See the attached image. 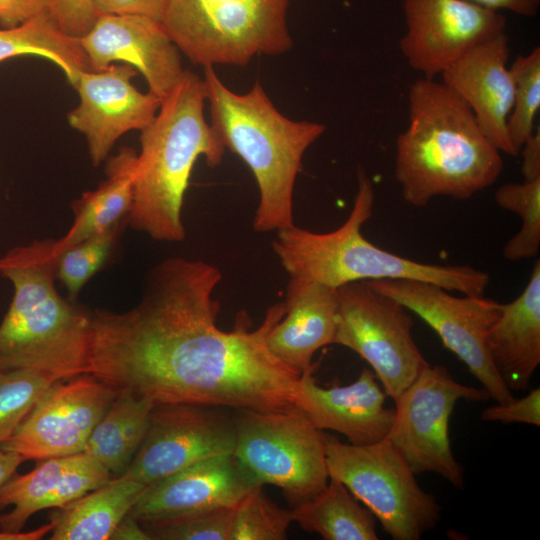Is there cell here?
Listing matches in <instances>:
<instances>
[{
  "label": "cell",
  "instance_id": "1",
  "mask_svg": "<svg viewBox=\"0 0 540 540\" xmlns=\"http://www.w3.org/2000/svg\"><path fill=\"white\" fill-rule=\"evenodd\" d=\"M214 265L170 257L148 273L140 301L123 312L91 311L87 372L117 393L155 404L190 403L286 412L297 409L300 374L268 349L267 336L284 316V302L251 329L239 313L220 329Z\"/></svg>",
  "mask_w": 540,
  "mask_h": 540
},
{
  "label": "cell",
  "instance_id": "2",
  "mask_svg": "<svg viewBox=\"0 0 540 540\" xmlns=\"http://www.w3.org/2000/svg\"><path fill=\"white\" fill-rule=\"evenodd\" d=\"M407 100L408 125L396 139L395 178L408 204L425 207L437 196L466 200L499 178L501 152L455 91L423 77L410 85Z\"/></svg>",
  "mask_w": 540,
  "mask_h": 540
},
{
  "label": "cell",
  "instance_id": "3",
  "mask_svg": "<svg viewBox=\"0 0 540 540\" xmlns=\"http://www.w3.org/2000/svg\"><path fill=\"white\" fill-rule=\"evenodd\" d=\"M55 239H35L0 256L13 297L0 323V369H31L56 381L87 372L91 311L56 288Z\"/></svg>",
  "mask_w": 540,
  "mask_h": 540
},
{
  "label": "cell",
  "instance_id": "4",
  "mask_svg": "<svg viewBox=\"0 0 540 540\" xmlns=\"http://www.w3.org/2000/svg\"><path fill=\"white\" fill-rule=\"evenodd\" d=\"M203 79L185 70L141 131L133 203L127 224L156 241L180 242L184 195L196 160L218 166L225 147L204 118Z\"/></svg>",
  "mask_w": 540,
  "mask_h": 540
},
{
  "label": "cell",
  "instance_id": "5",
  "mask_svg": "<svg viewBox=\"0 0 540 540\" xmlns=\"http://www.w3.org/2000/svg\"><path fill=\"white\" fill-rule=\"evenodd\" d=\"M203 68L210 125L225 149L250 168L259 189L254 229L270 232L293 226L296 177L304 153L324 133L325 125L287 118L259 82L248 92L237 94L221 81L212 66Z\"/></svg>",
  "mask_w": 540,
  "mask_h": 540
},
{
  "label": "cell",
  "instance_id": "6",
  "mask_svg": "<svg viewBox=\"0 0 540 540\" xmlns=\"http://www.w3.org/2000/svg\"><path fill=\"white\" fill-rule=\"evenodd\" d=\"M358 188L348 218L337 229L316 233L295 225L277 231L273 249L290 278L333 288L381 279H414L437 284L463 295L482 296L490 276L468 265L422 263L386 251L361 232L372 215L374 188L358 168Z\"/></svg>",
  "mask_w": 540,
  "mask_h": 540
},
{
  "label": "cell",
  "instance_id": "7",
  "mask_svg": "<svg viewBox=\"0 0 540 540\" xmlns=\"http://www.w3.org/2000/svg\"><path fill=\"white\" fill-rule=\"evenodd\" d=\"M288 5L289 0H166L160 22L192 63L245 66L258 54L291 48Z\"/></svg>",
  "mask_w": 540,
  "mask_h": 540
},
{
  "label": "cell",
  "instance_id": "8",
  "mask_svg": "<svg viewBox=\"0 0 540 540\" xmlns=\"http://www.w3.org/2000/svg\"><path fill=\"white\" fill-rule=\"evenodd\" d=\"M329 478L341 482L394 540H419L436 527L441 507L424 491L406 460L385 438L367 445L324 432Z\"/></svg>",
  "mask_w": 540,
  "mask_h": 540
},
{
  "label": "cell",
  "instance_id": "9",
  "mask_svg": "<svg viewBox=\"0 0 540 540\" xmlns=\"http://www.w3.org/2000/svg\"><path fill=\"white\" fill-rule=\"evenodd\" d=\"M233 455L255 486L278 487L291 508L315 497L329 481L324 431L297 409H240Z\"/></svg>",
  "mask_w": 540,
  "mask_h": 540
},
{
  "label": "cell",
  "instance_id": "10",
  "mask_svg": "<svg viewBox=\"0 0 540 540\" xmlns=\"http://www.w3.org/2000/svg\"><path fill=\"white\" fill-rule=\"evenodd\" d=\"M336 293L333 344L363 358L395 401L429 365L413 340L408 310L365 281L341 285Z\"/></svg>",
  "mask_w": 540,
  "mask_h": 540
},
{
  "label": "cell",
  "instance_id": "11",
  "mask_svg": "<svg viewBox=\"0 0 540 540\" xmlns=\"http://www.w3.org/2000/svg\"><path fill=\"white\" fill-rule=\"evenodd\" d=\"M489 398L483 387L463 385L446 367L429 364L394 401V420L386 439L416 475L435 473L462 488L464 473L451 449L450 418L458 401Z\"/></svg>",
  "mask_w": 540,
  "mask_h": 540
},
{
  "label": "cell",
  "instance_id": "12",
  "mask_svg": "<svg viewBox=\"0 0 540 540\" xmlns=\"http://www.w3.org/2000/svg\"><path fill=\"white\" fill-rule=\"evenodd\" d=\"M365 282L428 324L496 403L514 398L494 368L487 349V334L500 314L501 303L483 295L455 296L437 284L414 279Z\"/></svg>",
  "mask_w": 540,
  "mask_h": 540
},
{
  "label": "cell",
  "instance_id": "13",
  "mask_svg": "<svg viewBox=\"0 0 540 540\" xmlns=\"http://www.w3.org/2000/svg\"><path fill=\"white\" fill-rule=\"evenodd\" d=\"M234 446L235 421L221 407L155 404L143 441L118 478L149 486L202 460L231 454Z\"/></svg>",
  "mask_w": 540,
  "mask_h": 540
},
{
  "label": "cell",
  "instance_id": "14",
  "mask_svg": "<svg viewBox=\"0 0 540 540\" xmlns=\"http://www.w3.org/2000/svg\"><path fill=\"white\" fill-rule=\"evenodd\" d=\"M116 395L114 388L89 373L57 381L1 447L25 460L83 452Z\"/></svg>",
  "mask_w": 540,
  "mask_h": 540
},
{
  "label": "cell",
  "instance_id": "15",
  "mask_svg": "<svg viewBox=\"0 0 540 540\" xmlns=\"http://www.w3.org/2000/svg\"><path fill=\"white\" fill-rule=\"evenodd\" d=\"M399 41L409 66L434 79L475 45L505 33L506 18L468 0H402Z\"/></svg>",
  "mask_w": 540,
  "mask_h": 540
},
{
  "label": "cell",
  "instance_id": "16",
  "mask_svg": "<svg viewBox=\"0 0 540 540\" xmlns=\"http://www.w3.org/2000/svg\"><path fill=\"white\" fill-rule=\"evenodd\" d=\"M137 74L129 64L114 63L100 71H80L72 84L80 102L67 120L86 137L93 166L108 158L123 134L146 128L159 110L161 100L131 82Z\"/></svg>",
  "mask_w": 540,
  "mask_h": 540
},
{
  "label": "cell",
  "instance_id": "17",
  "mask_svg": "<svg viewBox=\"0 0 540 540\" xmlns=\"http://www.w3.org/2000/svg\"><path fill=\"white\" fill-rule=\"evenodd\" d=\"M26 474H14L0 487V540H39L53 523L21 532L35 513L60 508L112 479L111 473L84 452L41 460Z\"/></svg>",
  "mask_w": 540,
  "mask_h": 540
},
{
  "label": "cell",
  "instance_id": "18",
  "mask_svg": "<svg viewBox=\"0 0 540 540\" xmlns=\"http://www.w3.org/2000/svg\"><path fill=\"white\" fill-rule=\"evenodd\" d=\"M92 71L115 62L134 67L149 92L165 98L182 77L179 49L160 21L141 15H99L91 29L77 38Z\"/></svg>",
  "mask_w": 540,
  "mask_h": 540
},
{
  "label": "cell",
  "instance_id": "19",
  "mask_svg": "<svg viewBox=\"0 0 540 540\" xmlns=\"http://www.w3.org/2000/svg\"><path fill=\"white\" fill-rule=\"evenodd\" d=\"M254 487L233 453L202 460L149 486L130 510L141 523L235 507Z\"/></svg>",
  "mask_w": 540,
  "mask_h": 540
},
{
  "label": "cell",
  "instance_id": "20",
  "mask_svg": "<svg viewBox=\"0 0 540 540\" xmlns=\"http://www.w3.org/2000/svg\"><path fill=\"white\" fill-rule=\"evenodd\" d=\"M386 397L372 369L364 368L350 384L330 387L317 384L311 372L300 376L296 407L317 429L367 445L385 439L392 427L395 410L385 406Z\"/></svg>",
  "mask_w": 540,
  "mask_h": 540
},
{
  "label": "cell",
  "instance_id": "21",
  "mask_svg": "<svg viewBox=\"0 0 540 540\" xmlns=\"http://www.w3.org/2000/svg\"><path fill=\"white\" fill-rule=\"evenodd\" d=\"M508 59L505 32L469 49L449 65L441 77L442 82L467 103L480 128L497 149L517 156L507 128L514 93Z\"/></svg>",
  "mask_w": 540,
  "mask_h": 540
},
{
  "label": "cell",
  "instance_id": "22",
  "mask_svg": "<svg viewBox=\"0 0 540 540\" xmlns=\"http://www.w3.org/2000/svg\"><path fill=\"white\" fill-rule=\"evenodd\" d=\"M285 314L270 330L266 344L282 363L300 375L314 372V354L333 344L336 331V288L290 278Z\"/></svg>",
  "mask_w": 540,
  "mask_h": 540
},
{
  "label": "cell",
  "instance_id": "23",
  "mask_svg": "<svg viewBox=\"0 0 540 540\" xmlns=\"http://www.w3.org/2000/svg\"><path fill=\"white\" fill-rule=\"evenodd\" d=\"M494 368L512 391L529 387L540 363V261L528 283L513 301L501 304L500 314L487 334Z\"/></svg>",
  "mask_w": 540,
  "mask_h": 540
},
{
  "label": "cell",
  "instance_id": "24",
  "mask_svg": "<svg viewBox=\"0 0 540 540\" xmlns=\"http://www.w3.org/2000/svg\"><path fill=\"white\" fill-rule=\"evenodd\" d=\"M138 153L125 146L106 159L105 179L92 191L84 192L71 204L73 221L69 230L55 239V253L104 234L121 225L133 203Z\"/></svg>",
  "mask_w": 540,
  "mask_h": 540
},
{
  "label": "cell",
  "instance_id": "25",
  "mask_svg": "<svg viewBox=\"0 0 540 540\" xmlns=\"http://www.w3.org/2000/svg\"><path fill=\"white\" fill-rule=\"evenodd\" d=\"M147 486L130 479L113 478L59 508L51 540H110Z\"/></svg>",
  "mask_w": 540,
  "mask_h": 540
},
{
  "label": "cell",
  "instance_id": "26",
  "mask_svg": "<svg viewBox=\"0 0 540 540\" xmlns=\"http://www.w3.org/2000/svg\"><path fill=\"white\" fill-rule=\"evenodd\" d=\"M154 405L144 397L117 393L93 429L83 452L114 478L122 476L143 441Z\"/></svg>",
  "mask_w": 540,
  "mask_h": 540
},
{
  "label": "cell",
  "instance_id": "27",
  "mask_svg": "<svg viewBox=\"0 0 540 540\" xmlns=\"http://www.w3.org/2000/svg\"><path fill=\"white\" fill-rule=\"evenodd\" d=\"M293 521L325 540H377L375 517L338 480L292 508Z\"/></svg>",
  "mask_w": 540,
  "mask_h": 540
},
{
  "label": "cell",
  "instance_id": "28",
  "mask_svg": "<svg viewBox=\"0 0 540 540\" xmlns=\"http://www.w3.org/2000/svg\"><path fill=\"white\" fill-rule=\"evenodd\" d=\"M23 55L55 63L70 85L80 71L91 70L78 39L64 34L48 13L15 28H0V62Z\"/></svg>",
  "mask_w": 540,
  "mask_h": 540
},
{
  "label": "cell",
  "instance_id": "29",
  "mask_svg": "<svg viewBox=\"0 0 540 540\" xmlns=\"http://www.w3.org/2000/svg\"><path fill=\"white\" fill-rule=\"evenodd\" d=\"M494 198L499 207L522 219L520 230L503 248L505 259L516 262L535 258L540 250V178L503 184Z\"/></svg>",
  "mask_w": 540,
  "mask_h": 540
},
{
  "label": "cell",
  "instance_id": "30",
  "mask_svg": "<svg viewBox=\"0 0 540 540\" xmlns=\"http://www.w3.org/2000/svg\"><path fill=\"white\" fill-rule=\"evenodd\" d=\"M513 80V103L507 122L510 143L516 152L534 133L540 109V48L518 56L509 67Z\"/></svg>",
  "mask_w": 540,
  "mask_h": 540
},
{
  "label": "cell",
  "instance_id": "31",
  "mask_svg": "<svg viewBox=\"0 0 540 540\" xmlns=\"http://www.w3.org/2000/svg\"><path fill=\"white\" fill-rule=\"evenodd\" d=\"M292 522V508L278 506L257 486L235 506L229 540H284Z\"/></svg>",
  "mask_w": 540,
  "mask_h": 540
},
{
  "label": "cell",
  "instance_id": "32",
  "mask_svg": "<svg viewBox=\"0 0 540 540\" xmlns=\"http://www.w3.org/2000/svg\"><path fill=\"white\" fill-rule=\"evenodd\" d=\"M55 382L52 377L31 369H0V447Z\"/></svg>",
  "mask_w": 540,
  "mask_h": 540
},
{
  "label": "cell",
  "instance_id": "33",
  "mask_svg": "<svg viewBox=\"0 0 540 540\" xmlns=\"http://www.w3.org/2000/svg\"><path fill=\"white\" fill-rule=\"evenodd\" d=\"M122 227L88 238L56 254V278L71 300L76 299L83 286L107 262Z\"/></svg>",
  "mask_w": 540,
  "mask_h": 540
},
{
  "label": "cell",
  "instance_id": "34",
  "mask_svg": "<svg viewBox=\"0 0 540 540\" xmlns=\"http://www.w3.org/2000/svg\"><path fill=\"white\" fill-rule=\"evenodd\" d=\"M235 507L142 525L151 540H229Z\"/></svg>",
  "mask_w": 540,
  "mask_h": 540
},
{
  "label": "cell",
  "instance_id": "35",
  "mask_svg": "<svg viewBox=\"0 0 540 540\" xmlns=\"http://www.w3.org/2000/svg\"><path fill=\"white\" fill-rule=\"evenodd\" d=\"M48 14L64 34L73 38L86 34L99 16L93 0H48Z\"/></svg>",
  "mask_w": 540,
  "mask_h": 540
},
{
  "label": "cell",
  "instance_id": "36",
  "mask_svg": "<svg viewBox=\"0 0 540 540\" xmlns=\"http://www.w3.org/2000/svg\"><path fill=\"white\" fill-rule=\"evenodd\" d=\"M481 419L487 422L540 426V389H533L519 399L513 398L508 402L496 403L486 408L481 413Z\"/></svg>",
  "mask_w": 540,
  "mask_h": 540
},
{
  "label": "cell",
  "instance_id": "37",
  "mask_svg": "<svg viewBox=\"0 0 540 540\" xmlns=\"http://www.w3.org/2000/svg\"><path fill=\"white\" fill-rule=\"evenodd\" d=\"M166 0H93L98 15H141L160 21Z\"/></svg>",
  "mask_w": 540,
  "mask_h": 540
},
{
  "label": "cell",
  "instance_id": "38",
  "mask_svg": "<svg viewBox=\"0 0 540 540\" xmlns=\"http://www.w3.org/2000/svg\"><path fill=\"white\" fill-rule=\"evenodd\" d=\"M48 13V0H0V26L15 28Z\"/></svg>",
  "mask_w": 540,
  "mask_h": 540
},
{
  "label": "cell",
  "instance_id": "39",
  "mask_svg": "<svg viewBox=\"0 0 540 540\" xmlns=\"http://www.w3.org/2000/svg\"><path fill=\"white\" fill-rule=\"evenodd\" d=\"M519 153L522 155L521 171L525 181L540 178V129L524 142Z\"/></svg>",
  "mask_w": 540,
  "mask_h": 540
},
{
  "label": "cell",
  "instance_id": "40",
  "mask_svg": "<svg viewBox=\"0 0 540 540\" xmlns=\"http://www.w3.org/2000/svg\"><path fill=\"white\" fill-rule=\"evenodd\" d=\"M484 8L503 12L509 11L517 15L532 17L538 12L540 0H468Z\"/></svg>",
  "mask_w": 540,
  "mask_h": 540
},
{
  "label": "cell",
  "instance_id": "41",
  "mask_svg": "<svg viewBox=\"0 0 540 540\" xmlns=\"http://www.w3.org/2000/svg\"><path fill=\"white\" fill-rule=\"evenodd\" d=\"M151 540L141 523L129 512L118 523L110 540Z\"/></svg>",
  "mask_w": 540,
  "mask_h": 540
},
{
  "label": "cell",
  "instance_id": "42",
  "mask_svg": "<svg viewBox=\"0 0 540 540\" xmlns=\"http://www.w3.org/2000/svg\"><path fill=\"white\" fill-rule=\"evenodd\" d=\"M26 460L19 454L0 447V487L6 483Z\"/></svg>",
  "mask_w": 540,
  "mask_h": 540
}]
</instances>
